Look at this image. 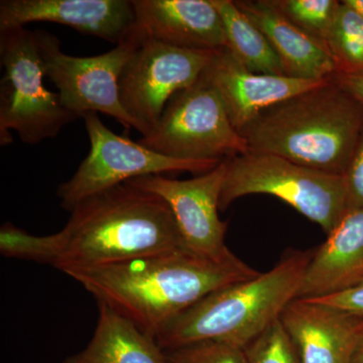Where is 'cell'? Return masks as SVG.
<instances>
[{
    "mask_svg": "<svg viewBox=\"0 0 363 363\" xmlns=\"http://www.w3.org/2000/svg\"><path fill=\"white\" fill-rule=\"evenodd\" d=\"M142 39L194 51L226 49L223 21L211 0H133Z\"/></svg>",
    "mask_w": 363,
    "mask_h": 363,
    "instance_id": "cell-13",
    "label": "cell"
},
{
    "mask_svg": "<svg viewBox=\"0 0 363 363\" xmlns=\"http://www.w3.org/2000/svg\"><path fill=\"white\" fill-rule=\"evenodd\" d=\"M54 23L119 45L135 30L128 0H1L0 28Z\"/></svg>",
    "mask_w": 363,
    "mask_h": 363,
    "instance_id": "cell-12",
    "label": "cell"
},
{
    "mask_svg": "<svg viewBox=\"0 0 363 363\" xmlns=\"http://www.w3.org/2000/svg\"><path fill=\"white\" fill-rule=\"evenodd\" d=\"M45 77L58 89L62 105L83 118L86 113L101 112L111 116L126 130L140 128L123 108L119 79L124 66L142 43L135 30L128 40L111 51L93 57H75L62 51L58 38L45 30H35Z\"/></svg>",
    "mask_w": 363,
    "mask_h": 363,
    "instance_id": "cell-8",
    "label": "cell"
},
{
    "mask_svg": "<svg viewBox=\"0 0 363 363\" xmlns=\"http://www.w3.org/2000/svg\"><path fill=\"white\" fill-rule=\"evenodd\" d=\"M281 321L297 348L301 363H351L363 319L311 300L296 298Z\"/></svg>",
    "mask_w": 363,
    "mask_h": 363,
    "instance_id": "cell-15",
    "label": "cell"
},
{
    "mask_svg": "<svg viewBox=\"0 0 363 363\" xmlns=\"http://www.w3.org/2000/svg\"><path fill=\"white\" fill-rule=\"evenodd\" d=\"M223 21L227 48L238 62L253 73L286 76L281 60L269 40L233 0H211Z\"/></svg>",
    "mask_w": 363,
    "mask_h": 363,
    "instance_id": "cell-19",
    "label": "cell"
},
{
    "mask_svg": "<svg viewBox=\"0 0 363 363\" xmlns=\"http://www.w3.org/2000/svg\"><path fill=\"white\" fill-rule=\"evenodd\" d=\"M343 1L350 7H352L363 18V0H343Z\"/></svg>",
    "mask_w": 363,
    "mask_h": 363,
    "instance_id": "cell-29",
    "label": "cell"
},
{
    "mask_svg": "<svg viewBox=\"0 0 363 363\" xmlns=\"http://www.w3.org/2000/svg\"><path fill=\"white\" fill-rule=\"evenodd\" d=\"M343 177L347 192V209L363 207V126Z\"/></svg>",
    "mask_w": 363,
    "mask_h": 363,
    "instance_id": "cell-25",
    "label": "cell"
},
{
    "mask_svg": "<svg viewBox=\"0 0 363 363\" xmlns=\"http://www.w3.org/2000/svg\"><path fill=\"white\" fill-rule=\"evenodd\" d=\"M327 49L337 62L339 71L363 69V18L340 1L334 18Z\"/></svg>",
    "mask_w": 363,
    "mask_h": 363,
    "instance_id": "cell-21",
    "label": "cell"
},
{
    "mask_svg": "<svg viewBox=\"0 0 363 363\" xmlns=\"http://www.w3.org/2000/svg\"><path fill=\"white\" fill-rule=\"evenodd\" d=\"M219 209L252 194L283 200L330 233L347 210L343 176L325 173L274 155L248 152L226 160Z\"/></svg>",
    "mask_w": 363,
    "mask_h": 363,
    "instance_id": "cell-6",
    "label": "cell"
},
{
    "mask_svg": "<svg viewBox=\"0 0 363 363\" xmlns=\"http://www.w3.org/2000/svg\"><path fill=\"white\" fill-rule=\"evenodd\" d=\"M217 52L194 51L142 39L119 79L123 108L143 136L161 119L171 98L195 84Z\"/></svg>",
    "mask_w": 363,
    "mask_h": 363,
    "instance_id": "cell-10",
    "label": "cell"
},
{
    "mask_svg": "<svg viewBox=\"0 0 363 363\" xmlns=\"http://www.w3.org/2000/svg\"><path fill=\"white\" fill-rule=\"evenodd\" d=\"M363 284V207L350 208L314 250L297 298L311 300Z\"/></svg>",
    "mask_w": 363,
    "mask_h": 363,
    "instance_id": "cell-16",
    "label": "cell"
},
{
    "mask_svg": "<svg viewBox=\"0 0 363 363\" xmlns=\"http://www.w3.org/2000/svg\"><path fill=\"white\" fill-rule=\"evenodd\" d=\"M226 171L224 160L216 168L189 180L150 175L128 183L160 196L168 204L188 250L210 259H222L233 253L225 245L227 224L218 216Z\"/></svg>",
    "mask_w": 363,
    "mask_h": 363,
    "instance_id": "cell-11",
    "label": "cell"
},
{
    "mask_svg": "<svg viewBox=\"0 0 363 363\" xmlns=\"http://www.w3.org/2000/svg\"><path fill=\"white\" fill-rule=\"evenodd\" d=\"M274 6L298 30L327 49V40L340 1L335 0H271ZM328 50V49H327Z\"/></svg>",
    "mask_w": 363,
    "mask_h": 363,
    "instance_id": "cell-22",
    "label": "cell"
},
{
    "mask_svg": "<svg viewBox=\"0 0 363 363\" xmlns=\"http://www.w3.org/2000/svg\"><path fill=\"white\" fill-rule=\"evenodd\" d=\"M243 350L248 363H301L297 348L281 319L267 327Z\"/></svg>",
    "mask_w": 363,
    "mask_h": 363,
    "instance_id": "cell-23",
    "label": "cell"
},
{
    "mask_svg": "<svg viewBox=\"0 0 363 363\" xmlns=\"http://www.w3.org/2000/svg\"><path fill=\"white\" fill-rule=\"evenodd\" d=\"M351 363H363V330L360 333L358 338L357 347H355L354 353H353L352 362Z\"/></svg>",
    "mask_w": 363,
    "mask_h": 363,
    "instance_id": "cell-28",
    "label": "cell"
},
{
    "mask_svg": "<svg viewBox=\"0 0 363 363\" xmlns=\"http://www.w3.org/2000/svg\"><path fill=\"white\" fill-rule=\"evenodd\" d=\"M66 247L63 229L45 236H35L6 222L0 228V253L11 259L33 260L56 267Z\"/></svg>",
    "mask_w": 363,
    "mask_h": 363,
    "instance_id": "cell-20",
    "label": "cell"
},
{
    "mask_svg": "<svg viewBox=\"0 0 363 363\" xmlns=\"http://www.w3.org/2000/svg\"><path fill=\"white\" fill-rule=\"evenodd\" d=\"M138 143L162 156L191 161H224L250 152L220 94L203 74L171 98L159 123Z\"/></svg>",
    "mask_w": 363,
    "mask_h": 363,
    "instance_id": "cell-7",
    "label": "cell"
},
{
    "mask_svg": "<svg viewBox=\"0 0 363 363\" xmlns=\"http://www.w3.org/2000/svg\"><path fill=\"white\" fill-rule=\"evenodd\" d=\"M63 272L154 338L209 294L260 274L233 253L213 259L186 247Z\"/></svg>",
    "mask_w": 363,
    "mask_h": 363,
    "instance_id": "cell-1",
    "label": "cell"
},
{
    "mask_svg": "<svg viewBox=\"0 0 363 363\" xmlns=\"http://www.w3.org/2000/svg\"><path fill=\"white\" fill-rule=\"evenodd\" d=\"M0 143L13 142L16 131L26 145L56 138L79 117L67 111L58 93L45 87V75L35 30L0 28Z\"/></svg>",
    "mask_w": 363,
    "mask_h": 363,
    "instance_id": "cell-5",
    "label": "cell"
},
{
    "mask_svg": "<svg viewBox=\"0 0 363 363\" xmlns=\"http://www.w3.org/2000/svg\"><path fill=\"white\" fill-rule=\"evenodd\" d=\"M314 250H289L271 271L209 294L157 336L164 351L215 341L245 348L297 298Z\"/></svg>",
    "mask_w": 363,
    "mask_h": 363,
    "instance_id": "cell-4",
    "label": "cell"
},
{
    "mask_svg": "<svg viewBox=\"0 0 363 363\" xmlns=\"http://www.w3.org/2000/svg\"><path fill=\"white\" fill-rule=\"evenodd\" d=\"M311 301L337 308L339 310L363 319V284L345 292L334 294L326 297L311 298Z\"/></svg>",
    "mask_w": 363,
    "mask_h": 363,
    "instance_id": "cell-26",
    "label": "cell"
},
{
    "mask_svg": "<svg viewBox=\"0 0 363 363\" xmlns=\"http://www.w3.org/2000/svg\"><path fill=\"white\" fill-rule=\"evenodd\" d=\"M329 79L363 104V69L338 71Z\"/></svg>",
    "mask_w": 363,
    "mask_h": 363,
    "instance_id": "cell-27",
    "label": "cell"
},
{
    "mask_svg": "<svg viewBox=\"0 0 363 363\" xmlns=\"http://www.w3.org/2000/svg\"><path fill=\"white\" fill-rule=\"evenodd\" d=\"M363 126V104L328 79L260 112L240 131L250 152L343 176Z\"/></svg>",
    "mask_w": 363,
    "mask_h": 363,
    "instance_id": "cell-3",
    "label": "cell"
},
{
    "mask_svg": "<svg viewBox=\"0 0 363 363\" xmlns=\"http://www.w3.org/2000/svg\"><path fill=\"white\" fill-rule=\"evenodd\" d=\"M90 150L71 179L59 186L57 194L62 207L71 211L78 203L140 177L167 173H207L222 161L174 159L147 149L126 136L106 128L98 113L84 117Z\"/></svg>",
    "mask_w": 363,
    "mask_h": 363,
    "instance_id": "cell-9",
    "label": "cell"
},
{
    "mask_svg": "<svg viewBox=\"0 0 363 363\" xmlns=\"http://www.w3.org/2000/svg\"><path fill=\"white\" fill-rule=\"evenodd\" d=\"M203 75L218 91L229 119L238 133L264 109L328 80L253 73L227 49L215 52Z\"/></svg>",
    "mask_w": 363,
    "mask_h": 363,
    "instance_id": "cell-14",
    "label": "cell"
},
{
    "mask_svg": "<svg viewBox=\"0 0 363 363\" xmlns=\"http://www.w3.org/2000/svg\"><path fill=\"white\" fill-rule=\"evenodd\" d=\"M70 212L63 228L65 250L56 266L61 272L186 247L168 204L130 183L91 196Z\"/></svg>",
    "mask_w": 363,
    "mask_h": 363,
    "instance_id": "cell-2",
    "label": "cell"
},
{
    "mask_svg": "<svg viewBox=\"0 0 363 363\" xmlns=\"http://www.w3.org/2000/svg\"><path fill=\"white\" fill-rule=\"evenodd\" d=\"M166 353L169 363H248L243 348L215 341L191 344Z\"/></svg>",
    "mask_w": 363,
    "mask_h": 363,
    "instance_id": "cell-24",
    "label": "cell"
},
{
    "mask_svg": "<svg viewBox=\"0 0 363 363\" xmlns=\"http://www.w3.org/2000/svg\"><path fill=\"white\" fill-rule=\"evenodd\" d=\"M93 337L84 350L64 363H169L156 338L104 304Z\"/></svg>",
    "mask_w": 363,
    "mask_h": 363,
    "instance_id": "cell-18",
    "label": "cell"
},
{
    "mask_svg": "<svg viewBox=\"0 0 363 363\" xmlns=\"http://www.w3.org/2000/svg\"><path fill=\"white\" fill-rule=\"evenodd\" d=\"M234 2L264 33L288 77L325 80L339 71L330 52L286 20L271 0Z\"/></svg>",
    "mask_w": 363,
    "mask_h": 363,
    "instance_id": "cell-17",
    "label": "cell"
}]
</instances>
